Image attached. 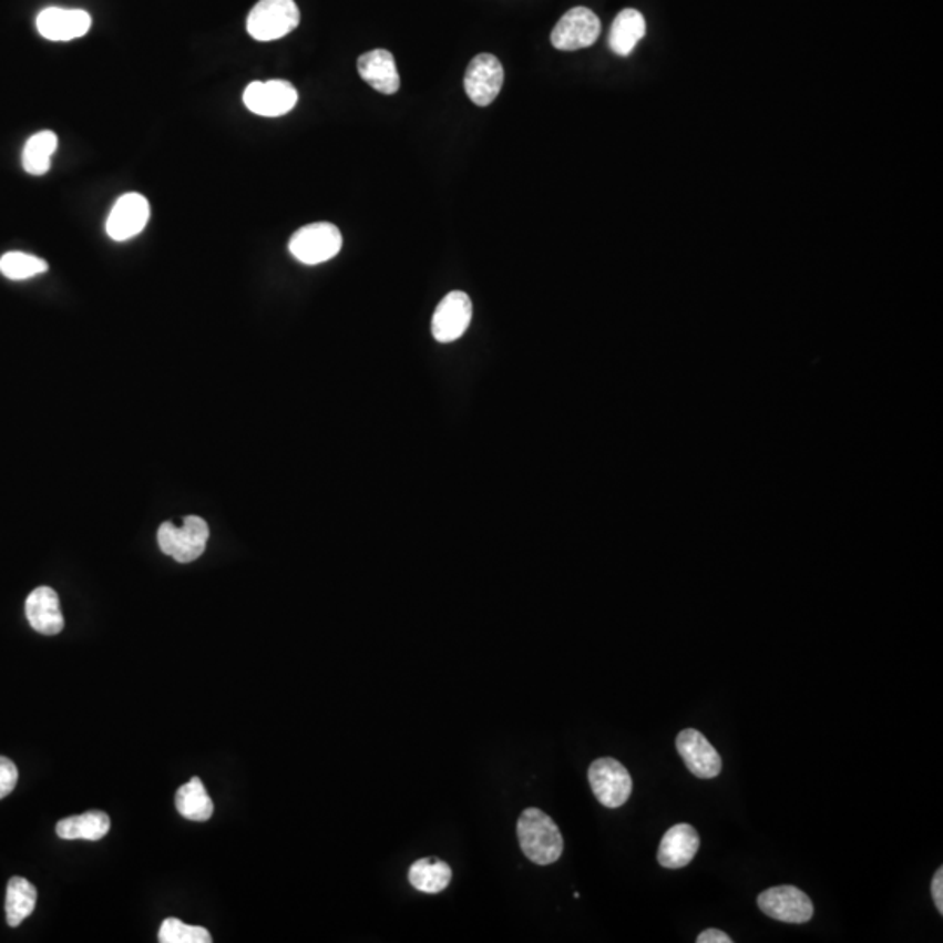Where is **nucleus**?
Returning a JSON list of instances; mask_svg holds the SVG:
<instances>
[{"instance_id":"nucleus-22","label":"nucleus","mask_w":943,"mask_h":943,"mask_svg":"<svg viewBox=\"0 0 943 943\" xmlns=\"http://www.w3.org/2000/svg\"><path fill=\"white\" fill-rule=\"evenodd\" d=\"M59 147V139L50 130L30 136L23 148V168L30 175H44L50 172L51 157Z\"/></svg>"},{"instance_id":"nucleus-13","label":"nucleus","mask_w":943,"mask_h":943,"mask_svg":"<svg viewBox=\"0 0 943 943\" xmlns=\"http://www.w3.org/2000/svg\"><path fill=\"white\" fill-rule=\"evenodd\" d=\"M90 13L83 9L45 8L35 21L39 33L48 41L65 42L84 38L91 29Z\"/></svg>"},{"instance_id":"nucleus-26","label":"nucleus","mask_w":943,"mask_h":943,"mask_svg":"<svg viewBox=\"0 0 943 943\" xmlns=\"http://www.w3.org/2000/svg\"><path fill=\"white\" fill-rule=\"evenodd\" d=\"M931 894L940 914H943V869L936 870L935 878L931 881Z\"/></svg>"},{"instance_id":"nucleus-6","label":"nucleus","mask_w":943,"mask_h":943,"mask_svg":"<svg viewBox=\"0 0 943 943\" xmlns=\"http://www.w3.org/2000/svg\"><path fill=\"white\" fill-rule=\"evenodd\" d=\"M758 906L770 919L788 924H803L814 915L811 899L796 885H776L758 894Z\"/></svg>"},{"instance_id":"nucleus-14","label":"nucleus","mask_w":943,"mask_h":943,"mask_svg":"<svg viewBox=\"0 0 943 943\" xmlns=\"http://www.w3.org/2000/svg\"><path fill=\"white\" fill-rule=\"evenodd\" d=\"M700 848L699 833L688 823H678L664 833L657 861L664 869H684L696 858Z\"/></svg>"},{"instance_id":"nucleus-25","label":"nucleus","mask_w":943,"mask_h":943,"mask_svg":"<svg viewBox=\"0 0 943 943\" xmlns=\"http://www.w3.org/2000/svg\"><path fill=\"white\" fill-rule=\"evenodd\" d=\"M18 783V767L13 760L0 757V800L11 796Z\"/></svg>"},{"instance_id":"nucleus-9","label":"nucleus","mask_w":943,"mask_h":943,"mask_svg":"<svg viewBox=\"0 0 943 943\" xmlns=\"http://www.w3.org/2000/svg\"><path fill=\"white\" fill-rule=\"evenodd\" d=\"M467 95L479 107H486L499 96L503 86V66L494 54H478L467 66L465 79Z\"/></svg>"},{"instance_id":"nucleus-23","label":"nucleus","mask_w":943,"mask_h":943,"mask_svg":"<svg viewBox=\"0 0 943 943\" xmlns=\"http://www.w3.org/2000/svg\"><path fill=\"white\" fill-rule=\"evenodd\" d=\"M48 269L50 266L44 259L23 254V252H9L0 257V273L9 280H29Z\"/></svg>"},{"instance_id":"nucleus-5","label":"nucleus","mask_w":943,"mask_h":943,"mask_svg":"<svg viewBox=\"0 0 943 943\" xmlns=\"http://www.w3.org/2000/svg\"><path fill=\"white\" fill-rule=\"evenodd\" d=\"M590 785L594 797L605 808L617 809L627 802L633 791L629 770L615 758H597L590 767Z\"/></svg>"},{"instance_id":"nucleus-4","label":"nucleus","mask_w":943,"mask_h":943,"mask_svg":"<svg viewBox=\"0 0 943 943\" xmlns=\"http://www.w3.org/2000/svg\"><path fill=\"white\" fill-rule=\"evenodd\" d=\"M342 236L335 224L317 223L301 227L290 238L289 250L299 263L315 266L338 256Z\"/></svg>"},{"instance_id":"nucleus-19","label":"nucleus","mask_w":943,"mask_h":943,"mask_svg":"<svg viewBox=\"0 0 943 943\" xmlns=\"http://www.w3.org/2000/svg\"><path fill=\"white\" fill-rule=\"evenodd\" d=\"M451 878L453 872L450 865H445L444 861L435 860V858H421L417 863H412L409 870V882L412 888L427 894L444 891L450 885Z\"/></svg>"},{"instance_id":"nucleus-18","label":"nucleus","mask_w":943,"mask_h":943,"mask_svg":"<svg viewBox=\"0 0 943 943\" xmlns=\"http://www.w3.org/2000/svg\"><path fill=\"white\" fill-rule=\"evenodd\" d=\"M111 830V818L102 811H88L72 816L57 824V836L63 841H100Z\"/></svg>"},{"instance_id":"nucleus-3","label":"nucleus","mask_w":943,"mask_h":943,"mask_svg":"<svg viewBox=\"0 0 943 943\" xmlns=\"http://www.w3.org/2000/svg\"><path fill=\"white\" fill-rule=\"evenodd\" d=\"M211 530L198 515H187L182 526L163 523L157 530V544L161 551L174 557L178 563H193L206 549Z\"/></svg>"},{"instance_id":"nucleus-16","label":"nucleus","mask_w":943,"mask_h":943,"mask_svg":"<svg viewBox=\"0 0 943 943\" xmlns=\"http://www.w3.org/2000/svg\"><path fill=\"white\" fill-rule=\"evenodd\" d=\"M360 78L383 95H393L400 88V75L396 59L387 50H372L362 54L357 62Z\"/></svg>"},{"instance_id":"nucleus-27","label":"nucleus","mask_w":943,"mask_h":943,"mask_svg":"<svg viewBox=\"0 0 943 943\" xmlns=\"http://www.w3.org/2000/svg\"><path fill=\"white\" fill-rule=\"evenodd\" d=\"M732 942H734V940L730 939V936L727 935V933H724V931H720V930H715V927H711V930L703 931V933H699V936H697V943H732Z\"/></svg>"},{"instance_id":"nucleus-20","label":"nucleus","mask_w":943,"mask_h":943,"mask_svg":"<svg viewBox=\"0 0 943 943\" xmlns=\"http://www.w3.org/2000/svg\"><path fill=\"white\" fill-rule=\"evenodd\" d=\"M175 806L186 820L198 821V823L211 820L214 814V802L206 793L205 785L199 778H193L189 783L178 788L175 793Z\"/></svg>"},{"instance_id":"nucleus-15","label":"nucleus","mask_w":943,"mask_h":943,"mask_svg":"<svg viewBox=\"0 0 943 943\" xmlns=\"http://www.w3.org/2000/svg\"><path fill=\"white\" fill-rule=\"evenodd\" d=\"M25 614L32 629L41 635L54 636L65 627L59 594L51 587H38L27 597Z\"/></svg>"},{"instance_id":"nucleus-11","label":"nucleus","mask_w":943,"mask_h":943,"mask_svg":"<svg viewBox=\"0 0 943 943\" xmlns=\"http://www.w3.org/2000/svg\"><path fill=\"white\" fill-rule=\"evenodd\" d=\"M151 217V205L139 193H129L112 206L105 232L114 242H126L144 232Z\"/></svg>"},{"instance_id":"nucleus-24","label":"nucleus","mask_w":943,"mask_h":943,"mask_svg":"<svg viewBox=\"0 0 943 943\" xmlns=\"http://www.w3.org/2000/svg\"><path fill=\"white\" fill-rule=\"evenodd\" d=\"M161 943H211L212 936L208 930L202 926H189L178 919L168 918L160 927Z\"/></svg>"},{"instance_id":"nucleus-8","label":"nucleus","mask_w":943,"mask_h":943,"mask_svg":"<svg viewBox=\"0 0 943 943\" xmlns=\"http://www.w3.org/2000/svg\"><path fill=\"white\" fill-rule=\"evenodd\" d=\"M244 102L248 111L257 116L280 117L289 114L297 103V91L293 84L280 79H273L266 83L248 84L244 91Z\"/></svg>"},{"instance_id":"nucleus-21","label":"nucleus","mask_w":943,"mask_h":943,"mask_svg":"<svg viewBox=\"0 0 943 943\" xmlns=\"http://www.w3.org/2000/svg\"><path fill=\"white\" fill-rule=\"evenodd\" d=\"M38 890L23 878H11L6 890V919L11 927L20 926L35 909Z\"/></svg>"},{"instance_id":"nucleus-7","label":"nucleus","mask_w":943,"mask_h":943,"mask_svg":"<svg viewBox=\"0 0 943 943\" xmlns=\"http://www.w3.org/2000/svg\"><path fill=\"white\" fill-rule=\"evenodd\" d=\"M602 21L587 8L570 9L557 21L551 33V42L560 51H577L590 48L599 38Z\"/></svg>"},{"instance_id":"nucleus-1","label":"nucleus","mask_w":943,"mask_h":943,"mask_svg":"<svg viewBox=\"0 0 943 943\" xmlns=\"http://www.w3.org/2000/svg\"><path fill=\"white\" fill-rule=\"evenodd\" d=\"M517 839L524 857L536 865H552L563 854V836L556 821L536 808L526 809L517 820Z\"/></svg>"},{"instance_id":"nucleus-12","label":"nucleus","mask_w":943,"mask_h":943,"mask_svg":"<svg viewBox=\"0 0 943 943\" xmlns=\"http://www.w3.org/2000/svg\"><path fill=\"white\" fill-rule=\"evenodd\" d=\"M676 750L684 758L685 766L699 779L717 778L721 772V757L705 734L696 729H685L676 738Z\"/></svg>"},{"instance_id":"nucleus-2","label":"nucleus","mask_w":943,"mask_h":943,"mask_svg":"<svg viewBox=\"0 0 943 943\" xmlns=\"http://www.w3.org/2000/svg\"><path fill=\"white\" fill-rule=\"evenodd\" d=\"M301 21L294 0H259L247 18V30L260 42L276 41L289 35Z\"/></svg>"},{"instance_id":"nucleus-10","label":"nucleus","mask_w":943,"mask_h":943,"mask_svg":"<svg viewBox=\"0 0 943 943\" xmlns=\"http://www.w3.org/2000/svg\"><path fill=\"white\" fill-rule=\"evenodd\" d=\"M472 301L465 293L454 290L439 303L432 320V335L439 342H453L465 335L472 321Z\"/></svg>"},{"instance_id":"nucleus-17","label":"nucleus","mask_w":943,"mask_h":943,"mask_svg":"<svg viewBox=\"0 0 943 943\" xmlns=\"http://www.w3.org/2000/svg\"><path fill=\"white\" fill-rule=\"evenodd\" d=\"M647 23L645 18L636 9H624L615 18L609 29V50L618 57H629L635 51L636 44L645 38Z\"/></svg>"}]
</instances>
